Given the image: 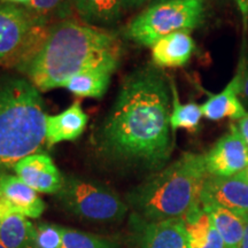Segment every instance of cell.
I'll return each instance as SVG.
<instances>
[{"mask_svg":"<svg viewBox=\"0 0 248 248\" xmlns=\"http://www.w3.org/2000/svg\"><path fill=\"white\" fill-rule=\"evenodd\" d=\"M170 80L147 66L126 77L98 132V147L107 160L133 168L166 167L173 150Z\"/></svg>","mask_w":248,"mask_h":248,"instance_id":"obj_1","label":"cell"},{"mask_svg":"<svg viewBox=\"0 0 248 248\" xmlns=\"http://www.w3.org/2000/svg\"><path fill=\"white\" fill-rule=\"evenodd\" d=\"M121 57V42L107 29L62 20L48 28L43 44L16 68L39 91H48L63 88L82 71H115Z\"/></svg>","mask_w":248,"mask_h":248,"instance_id":"obj_2","label":"cell"},{"mask_svg":"<svg viewBox=\"0 0 248 248\" xmlns=\"http://www.w3.org/2000/svg\"><path fill=\"white\" fill-rule=\"evenodd\" d=\"M207 175L204 155L184 153L129 192L126 202L133 215L147 222L183 218L200 203Z\"/></svg>","mask_w":248,"mask_h":248,"instance_id":"obj_3","label":"cell"},{"mask_svg":"<svg viewBox=\"0 0 248 248\" xmlns=\"http://www.w3.org/2000/svg\"><path fill=\"white\" fill-rule=\"evenodd\" d=\"M46 117L40 91L29 79L0 76V173L40 152L46 142Z\"/></svg>","mask_w":248,"mask_h":248,"instance_id":"obj_4","label":"cell"},{"mask_svg":"<svg viewBox=\"0 0 248 248\" xmlns=\"http://www.w3.org/2000/svg\"><path fill=\"white\" fill-rule=\"evenodd\" d=\"M203 20V0H161L154 1L133 18L126 36L136 44L152 47L170 33L197 29Z\"/></svg>","mask_w":248,"mask_h":248,"instance_id":"obj_5","label":"cell"},{"mask_svg":"<svg viewBox=\"0 0 248 248\" xmlns=\"http://www.w3.org/2000/svg\"><path fill=\"white\" fill-rule=\"evenodd\" d=\"M57 197L63 208L89 222H120L129 209L128 203L108 186L77 176H64Z\"/></svg>","mask_w":248,"mask_h":248,"instance_id":"obj_6","label":"cell"},{"mask_svg":"<svg viewBox=\"0 0 248 248\" xmlns=\"http://www.w3.org/2000/svg\"><path fill=\"white\" fill-rule=\"evenodd\" d=\"M49 27H43L26 7L0 2V64L17 67L44 42Z\"/></svg>","mask_w":248,"mask_h":248,"instance_id":"obj_7","label":"cell"},{"mask_svg":"<svg viewBox=\"0 0 248 248\" xmlns=\"http://www.w3.org/2000/svg\"><path fill=\"white\" fill-rule=\"evenodd\" d=\"M204 164L208 175L218 177L239 175L247 168L248 146L235 124L204 154Z\"/></svg>","mask_w":248,"mask_h":248,"instance_id":"obj_8","label":"cell"},{"mask_svg":"<svg viewBox=\"0 0 248 248\" xmlns=\"http://www.w3.org/2000/svg\"><path fill=\"white\" fill-rule=\"evenodd\" d=\"M202 207L216 206L244 216L248 214V183L239 175L218 177L207 175L200 193Z\"/></svg>","mask_w":248,"mask_h":248,"instance_id":"obj_9","label":"cell"},{"mask_svg":"<svg viewBox=\"0 0 248 248\" xmlns=\"http://www.w3.org/2000/svg\"><path fill=\"white\" fill-rule=\"evenodd\" d=\"M13 171L18 178L38 193L58 194L63 186L64 176L48 154L38 152L15 164Z\"/></svg>","mask_w":248,"mask_h":248,"instance_id":"obj_10","label":"cell"},{"mask_svg":"<svg viewBox=\"0 0 248 248\" xmlns=\"http://www.w3.org/2000/svg\"><path fill=\"white\" fill-rule=\"evenodd\" d=\"M139 248H190L183 218L147 222L132 216Z\"/></svg>","mask_w":248,"mask_h":248,"instance_id":"obj_11","label":"cell"},{"mask_svg":"<svg viewBox=\"0 0 248 248\" xmlns=\"http://www.w3.org/2000/svg\"><path fill=\"white\" fill-rule=\"evenodd\" d=\"M0 197L15 213L28 218H39L45 212V202L40 199L38 192L16 175L0 173Z\"/></svg>","mask_w":248,"mask_h":248,"instance_id":"obj_12","label":"cell"},{"mask_svg":"<svg viewBox=\"0 0 248 248\" xmlns=\"http://www.w3.org/2000/svg\"><path fill=\"white\" fill-rule=\"evenodd\" d=\"M241 85V70L238 67L235 75L222 92L209 94V98L201 105L203 117L210 121L231 119L239 121L247 115L244 104L239 98Z\"/></svg>","mask_w":248,"mask_h":248,"instance_id":"obj_13","label":"cell"},{"mask_svg":"<svg viewBox=\"0 0 248 248\" xmlns=\"http://www.w3.org/2000/svg\"><path fill=\"white\" fill-rule=\"evenodd\" d=\"M89 117L79 101H75L66 110L46 117V145L54 146L61 141L76 140L84 132Z\"/></svg>","mask_w":248,"mask_h":248,"instance_id":"obj_14","label":"cell"},{"mask_svg":"<svg viewBox=\"0 0 248 248\" xmlns=\"http://www.w3.org/2000/svg\"><path fill=\"white\" fill-rule=\"evenodd\" d=\"M195 43L188 31H177L157 40L152 46V59L161 68L184 67L194 53Z\"/></svg>","mask_w":248,"mask_h":248,"instance_id":"obj_15","label":"cell"},{"mask_svg":"<svg viewBox=\"0 0 248 248\" xmlns=\"http://www.w3.org/2000/svg\"><path fill=\"white\" fill-rule=\"evenodd\" d=\"M71 4L83 22L101 29L115 26L124 9L122 0H71Z\"/></svg>","mask_w":248,"mask_h":248,"instance_id":"obj_16","label":"cell"},{"mask_svg":"<svg viewBox=\"0 0 248 248\" xmlns=\"http://www.w3.org/2000/svg\"><path fill=\"white\" fill-rule=\"evenodd\" d=\"M0 243L7 248H36V225L12 212L0 217Z\"/></svg>","mask_w":248,"mask_h":248,"instance_id":"obj_17","label":"cell"},{"mask_svg":"<svg viewBox=\"0 0 248 248\" xmlns=\"http://www.w3.org/2000/svg\"><path fill=\"white\" fill-rule=\"evenodd\" d=\"M114 71L108 69H90L76 74L63 85L68 91L82 98L100 99L107 92Z\"/></svg>","mask_w":248,"mask_h":248,"instance_id":"obj_18","label":"cell"},{"mask_svg":"<svg viewBox=\"0 0 248 248\" xmlns=\"http://www.w3.org/2000/svg\"><path fill=\"white\" fill-rule=\"evenodd\" d=\"M212 217V222L218 232L225 248H239L245 232L244 216L221 207H203Z\"/></svg>","mask_w":248,"mask_h":248,"instance_id":"obj_19","label":"cell"},{"mask_svg":"<svg viewBox=\"0 0 248 248\" xmlns=\"http://www.w3.org/2000/svg\"><path fill=\"white\" fill-rule=\"evenodd\" d=\"M170 90H171V113H170V126L175 135L178 129H185L190 132H197L200 128V122L202 119V110L200 105L195 102L182 104L179 101L175 82L170 78Z\"/></svg>","mask_w":248,"mask_h":248,"instance_id":"obj_20","label":"cell"},{"mask_svg":"<svg viewBox=\"0 0 248 248\" xmlns=\"http://www.w3.org/2000/svg\"><path fill=\"white\" fill-rule=\"evenodd\" d=\"M183 221L188 235L190 248H202L208 241L213 229L212 217L208 212L201 203H198L183 217Z\"/></svg>","mask_w":248,"mask_h":248,"instance_id":"obj_21","label":"cell"},{"mask_svg":"<svg viewBox=\"0 0 248 248\" xmlns=\"http://www.w3.org/2000/svg\"><path fill=\"white\" fill-rule=\"evenodd\" d=\"M62 248H119L117 244L99 235L62 226Z\"/></svg>","mask_w":248,"mask_h":248,"instance_id":"obj_22","label":"cell"},{"mask_svg":"<svg viewBox=\"0 0 248 248\" xmlns=\"http://www.w3.org/2000/svg\"><path fill=\"white\" fill-rule=\"evenodd\" d=\"M40 26L48 27L47 24L57 14L64 12L66 0H30L24 6ZM58 16V15H57Z\"/></svg>","mask_w":248,"mask_h":248,"instance_id":"obj_23","label":"cell"},{"mask_svg":"<svg viewBox=\"0 0 248 248\" xmlns=\"http://www.w3.org/2000/svg\"><path fill=\"white\" fill-rule=\"evenodd\" d=\"M36 248H62V226L51 223L37 224Z\"/></svg>","mask_w":248,"mask_h":248,"instance_id":"obj_24","label":"cell"},{"mask_svg":"<svg viewBox=\"0 0 248 248\" xmlns=\"http://www.w3.org/2000/svg\"><path fill=\"white\" fill-rule=\"evenodd\" d=\"M238 67L241 70V85L239 98L244 106H248V49L243 48Z\"/></svg>","mask_w":248,"mask_h":248,"instance_id":"obj_25","label":"cell"},{"mask_svg":"<svg viewBox=\"0 0 248 248\" xmlns=\"http://www.w3.org/2000/svg\"><path fill=\"white\" fill-rule=\"evenodd\" d=\"M202 248H225L223 239L221 238V235H219L218 232H217L214 224H213L212 231H210L208 241H207V244L204 245Z\"/></svg>","mask_w":248,"mask_h":248,"instance_id":"obj_26","label":"cell"},{"mask_svg":"<svg viewBox=\"0 0 248 248\" xmlns=\"http://www.w3.org/2000/svg\"><path fill=\"white\" fill-rule=\"evenodd\" d=\"M238 130H239V133L241 138L244 139V141L246 142L248 146V114L243 119L238 121Z\"/></svg>","mask_w":248,"mask_h":248,"instance_id":"obj_27","label":"cell"},{"mask_svg":"<svg viewBox=\"0 0 248 248\" xmlns=\"http://www.w3.org/2000/svg\"><path fill=\"white\" fill-rule=\"evenodd\" d=\"M148 0H122V4L124 9H135L141 7Z\"/></svg>","mask_w":248,"mask_h":248,"instance_id":"obj_28","label":"cell"},{"mask_svg":"<svg viewBox=\"0 0 248 248\" xmlns=\"http://www.w3.org/2000/svg\"><path fill=\"white\" fill-rule=\"evenodd\" d=\"M235 2H237V6H238V8H239V11L241 12V14H243L244 21L245 22H247L248 21V0H235Z\"/></svg>","mask_w":248,"mask_h":248,"instance_id":"obj_29","label":"cell"},{"mask_svg":"<svg viewBox=\"0 0 248 248\" xmlns=\"http://www.w3.org/2000/svg\"><path fill=\"white\" fill-rule=\"evenodd\" d=\"M244 221H245V232L243 240H241L239 248H248V214L244 215Z\"/></svg>","mask_w":248,"mask_h":248,"instance_id":"obj_30","label":"cell"},{"mask_svg":"<svg viewBox=\"0 0 248 248\" xmlns=\"http://www.w3.org/2000/svg\"><path fill=\"white\" fill-rule=\"evenodd\" d=\"M5 2H12V4H22V5H28L30 2V0H2Z\"/></svg>","mask_w":248,"mask_h":248,"instance_id":"obj_31","label":"cell"},{"mask_svg":"<svg viewBox=\"0 0 248 248\" xmlns=\"http://www.w3.org/2000/svg\"><path fill=\"white\" fill-rule=\"evenodd\" d=\"M239 176H240V177H241V178H243V179H245V181H246V182L248 183V167H247V168H246V169H245V170H244V171H243V172H240V173H239Z\"/></svg>","mask_w":248,"mask_h":248,"instance_id":"obj_32","label":"cell"},{"mask_svg":"<svg viewBox=\"0 0 248 248\" xmlns=\"http://www.w3.org/2000/svg\"><path fill=\"white\" fill-rule=\"evenodd\" d=\"M0 248H7V247H6L5 245H2L1 243H0Z\"/></svg>","mask_w":248,"mask_h":248,"instance_id":"obj_33","label":"cell"},{"mask_svg":"<svg viewBox=\"0 0 248 248\" xmlns=\"http://www.w3.org/2000/svg\"><path fill=\"white\" fill-rule=\"evenodd\" d=\"M155 1H161V0H155Z\"/></svg>","mask_w":248,"mask_h":248,"instance_id":"obj_34","label":"cell"}]
</instances>
